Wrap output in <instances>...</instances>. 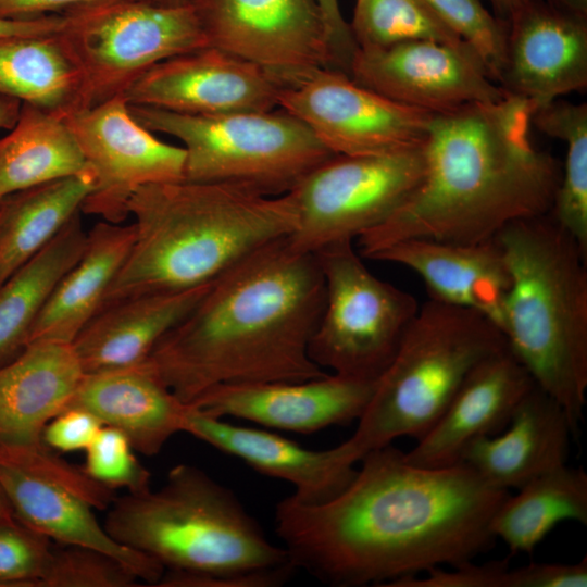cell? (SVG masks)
<instances>
[{
    "instance_id": "obj_1",
    "label": "cell",
    "mask_w": 587,
    "mask_h": 587,
    "mask_svg": "<svg viewBox=\"0 0 587 587\" xmlns=\"http://www.w3.org/2000/svg\"><path fill=\"white\" fill-rule=\"evenodd\" d=\"M349 486L323 504L291 496L275 532L297 570L334 587L387 586L488 550L490 522L509 496L461 462L423 467L391 444L361 459Z\"/></svg>"
},
{
    "instance_id": "obj_2",
    "label": "cell",
    "mask_w": 587,
    "mask_h": 587,
    "mask_svg": "<svg viewBox=\"0 0 587 587\" xmlns=\"http://www.w3.org/2000/svg\"><path fill=\"white\" fill-rule=\"evenodd\" d=\"M287 238L213 280L151 351L149 361L183 402L218 385L327 374L309 353L324 307L323 273L315 253L294 250Z\"/></svg>"
},
{
    "instance_id": "obj_3",
    "label": "cell",
    "mask_w": 587,
    "mask_h": 587,
    "mask_svg": "<svg viewBox=\"0 0 587 587\" xmlns=\"http://www.w3.org/2000/svg\"><path fill=\"white\" fill-rule=\"evenodd\" d=\"M533 113L532 104L510 96L434 113L422 182L355 239L358 252L372 259L409 239L483 242L513 222L549 213L562 170L534 145Z\"/></svg>"
},
{
    "instance_id": "obj_4",
    "label": "cell",
    "mask_w": 587,
    "mask_h": 587,
    "mask_svg": "<svg viewBox=\"0 0 587 587\" xmlns=\"http://www.w3.org/2000/svg\"><path fill=\"white\" fill-rule=\"evenodd\" d=\"M128 213L134 217V243L100 309L136 296L210 284L258 249L291 236L298 226L286 195L185 179L138 188Z\"/></svg>"
},
{
    "instance_id": "obj_5",
    "label": "cell",
    "mask_w": 587,
    "mask_h": 587,
    "mask_svg": "<svg viewBox=\"0 0 587 587\" xmlns=\"http://www.w3.org/2000/svg\"><path fill=\"white\" fill-rule=\"evenodd\" d=\"M103 525L163 565L160 587H276L297 571L234 491L190 464L157 490L116 497Z\"/></svg>"
},
{
    "instance_id": "obj_6",
    "label": "cell",
    "mask_w": 587,
    "mask_h": 587,
    "mask_svg": "<svg viewBox=\"0 0 587 587\" xmlns=\"http://www.w3.org/2000/svg\"><path fill=\"white\" fill-rule=\"evenodd\" d=\"M510 274L501 332L578 435L587 390V254L550 213L495 237Z\"/></svg>"
},
{
    "instance_id": "obj_7",
    "label": "cell",
    "mask_w": 587,
    "mask_h": 587,
    "mask_svg": "<svg viewBox=\"0 0 587 587\" xmlns=\"http://www.w3.org/2000/svg\"><path fill=\"white\" fill-rule=\"evenodd\" d=\"M505 347L502 332L486 316L429 298L376 379L350 441L363 458L400 437L420 439L473 369Z\"/></svg>"
},
{
    "instance_id": "obj_8",
    "label": "cell",
    "mask_w": 587,
    "mask_h": 587,
    "mask_svg": "<svg viewBox=\"0 0 587 587\" xmlns=\"http://www.w3.org/2000/svg\"><path fill=\"white\" fill-rule=\"evenodd\" d=\"M128 105L142 126L183 143L184 179L189 182L229 184L277 197L336 155L304 123L279 108L190 115Z\"/></svg>"
},
{
    "instance_id": "obj_9",
    "label": "cell",
    "mask_w": 587,
    "mask_h": 587,
    "mask_svg": "<svg viewBox=\"0 0 587 587\" xmlns=\"http://www.w3.org/2000/svg\"><path fill=\"white\" fill-rule=\"evenodd\" d=\"M62 14L58 36L80 74L83 109L123 96L164 60L209 47L193 3L104 0Z\"/></svg>"
},
{
    "instance_id": "obj_10",
    "label": "cell",
    "mask_w": 587,
    "mask_h": 587,
    "mask_svg": "<svg viewBox=\"0 0 587 587\" xmlns=\"http://www.w3.org/2000/svg\"><path fill=\"white\" fill-rule=\"evenodd\" d=\"M314 253L324 277L325 300L310 357L335 374L376 380L420 305L411 294L375 276L351 240Z\"/></svg>"
},
{
    "instance_id": "obj_11",
    "label": "cell",
    "mask_w": 587,
    "mask_h": 587,
    "mask_svg": "<svg viewBox=\"0 0 587 587\" xmlns=\"http://www.w3.org/2000/svg\"><path fill=\"white\" fill-rule=\"evenodd\" d=\"M425 173L424 145L377 155L336 154L305 174L287 193L298 215L289 246L314 253L353 241L400 208Z\"/></svg>"
},
{
    "instance_id": "obj_12",
    "label": "cell",
    "mask_w": 587,
    "mask_h": 587,
    "mask_svg": "<svg viewBox=\"0 0 587 587\" xmlns=\"http://www.w3.org/2000/svg\"><path fill=\"white\" fill-rule=\"evenodd\" d=\"M278 108L304 123L334 154L377 155L424 145L434 113L395 102L317 68L283 87Z\"/></svg>"
},
{
    "instance_id": "obj_13",
    "label": "cell",
    "mask_w": 587,
    "mask_h": 587,
    "mask_svg": "<svg viewBox=\"0 0 587 587\" xmlns=\"http://www.w3.org/2000/svg\"><path fill=\"white\" fill-rule=\"evenodd\" d=\"M64 121L95 174L82 213L121 224L138 188L184 179L185 149L160 140L137 122L123 96L77 110Z\"/></svg>"
},
{
    "instance_id": "obj_14",
    "label": "cell",
    "mask_w": 587,
    "mask_h": 587,
    "mask_svg": "<svg viewBox=\"0 0 587 587\" xmlns=\"http://www.w3.org/2000/svg\"><path fill=\"white\" fill-rule=\"evenodd\" d=\"M208 43L286 87L333 58L316 0H196Z\"/></svg>"
},
{
    "instance_id": "obj_15",
    "label": "cell",
    "mask_w": 587,
    "mask_h": 587,
    "mask_svg": "<svg viewBox=\"0 0 587 587\" xmlns=\"http://www.w3.org/2000/svg\"><path fill=\"white\" fill-rule=\"evenodd\" d=\"M349 76L395 102L429 113L505 97L467 45L412 40L358 48Z\"/></svg>"
},
{
    "instance_id": "obj_16",
    "label": "cell",
    "mask_w": 587,
    "mask_h": 587,
    "mask_svg": "<svg viewBox=\"0 0 587 587\" xmlns=\"http://www.w3.org/2000/svg\"><path fill=\"white\" fill-rule=\"evenodd\" d=\"M280 89L258 65L209 46L158 63L123 97L130 105L216 115L278 109Z\"/></svg>"
},
{
    "instance_id": "obj_17",
    "label": "cell",
    "mask_w": 587,
    "mask_h": 587,
    "mask_svg": "<svg viewBox=\"0 0 587 587\" xmlns=\"http://www.w3.org/2000/svg\"><path fill=\"white\" fill-rule=\"evenodd\" d=\"M498 86L534 111L587 86V15L526 0L507 21Z\"/></svg>"
},
{
    "instance_id": "obj_18",
    "label": "cell",
    "mask_w": 587,
    "mask_h": 587,
    "mask_svg": "<svg viewBox=\"0 0 587 587\" xmlns=\"http://www.w3.org/2000/svg\"><path fill=\"white\" fill-rule=\"evenodd\" d=\"M375 383L327 373L302 382L226 384L189 404L216 419L237 417L267 428L312 434L358 421Z\"/></svg>"
},
{
    "instance_id": "obj_19",
    "label": "cell",
    "mask_w": 587,
    "mask_h": 587,
    "mask_svg": "<svg viewBox=\"0 0 587 587\" xmlns=\"http://www.w3.org/2000/svg\"><path fill=\"white\" fill-rule=\"evenodd\" d=\"M184 433L240 459L261 474L290 483L295 487L291 497L310 505L326 503L341 494L362 459L350 439L325 450L307 449L265 429L204 415L190 404Z\"/></svg>"
},
{
    "instance_id": "obj_20",
    "label": "cell",
    "mask_w": 587,
    "mask_h": 587,
    "mask_svg": "<svg viewBox=\"0 0 587 587\" xmlns=\"http://www.w3.org/2000/svg\"><path fill=\"white\" fill-rule=\"evenodd\" d=\"M535 385L508 346L491 354L473 369L416 446L404 452L407 460L430 469L461 463L474 440L495 436L508 426L516 407Z\"/></svg>"
},
{
    "instance_id": "obj_21",
    "label": "cell",
    "mask_w": 587,
    "mask_h": 587,
    "mask_svg": "<svg viewBox=\"0 0 587 587\" xmlns=\"http://www.w3.org/2000/svg\"><path fill=\"white\" fill-rule=\"evenodd\" d=\"M371 260L410 268L422 278L430 299L478 312L501 330L510 274L495 238L476 243L409 239Z\"/></svg>"
},
{
    "instance_id": "obj_22",
    "label": "cell",
    "mask_w": 587,
    "mask_h": 587,
    "mask_svg": "<svg viewBox=\"0 0 587 587\" xmlns=\"http://www.w3.org/2000/svg\"><path fill=\"white\" fill-rule=\"evenodd\" d=\"M82 409L116 428L134 450L158 454L184 432L189 404L167 387L149 359L122 369L85 374L67 409Z\"/></svg>"
},
{
    "instance_id": "obj_23",
    "label": "cell",
    "mask_w": 587,
    "mask_h": 587,
    "mask_svg": "<svg viewBox=\"0 0 587 587\" xmlns=\"http://www.w3.org/2000/svg\"><path fill=\"white\" fill-rule=\"evenodd\" d=\"M571 437L574 434L564 409L535 385L508 426L495 436L474 440L462 462L496 488L519 489L565 465Z\"/></svg>"
},
{
    "instance_id": "obj_24",
    "label": "cell",
    "mask_w": 587,
    "mask_h": 587,
    "mask_svg": "<svg viewBox=\"0 0 587 587\" xmlns=\"http://www.w3.org/2000/svg\"><path fill=\"white\" fill-rule=\"evenodd\" d=\"M84 375L72 344L28 342L0 366V441L42 442L45 427L67 408Z\"/></svg>"
},
{
    "instance_id": "obj_25",
    "label": "cell",
    "mask_w": 587,
    "mask_h": 587,
    "mask_svg": "<svg viewBox=\"0 0 587 587\" xmlns=\"http://www.w3.org/2000/svg\"><path fill=\"white\" fill-rule=\"evenodd\" d=\"M0 488L17 521L52 541L104 552L152 586L163 576L161 563L116 541L99 523L95 509L71 490L1 462Z\"/></svg>"
},
{
    "instance_id": "obj_26",
    "label": "cell",
    "mask_w": 587,
    "mask_h": 587,
    "mask_svg": "<svg viewBox=\"0 0 587 587\" xmlns=\"http://www.w3.org/2000/svg\"><path fill=\"white\" fill-rule=\"evenodd\" d=\"M212 283L127 298L100 309L72 345L85 374L147 360L160 339L201 300Z\"/></svg>"
},
{
    "instance_id": "obj_27",
    "label": "cell",
    "mask_w": 587,
    "mask_h": 587,
    "mask_svg": "<svg viewBox=\"0 0 587 587\" xmlns=\"http://www.w3.org/2000/svg\"><path fill=\"white\" fill-rule=\"evenodd\" d=\"M134 238L133 224L98 222L88 232L79 260L57 285L33 324L27 344L34 340L72 344L99 311L109 286L132 249Z\"/></svg>"
},
{
    "instance_id": "obj_28",
    "label": "cell",
    "mask_w": 587,
    "mask_h": 587,
    "mask_svg": "<svg viewBox=\"0 0 587 587\" xmlns=\"http://www.w3.org/2000/svg\"><path fill=\"white\" fill-rule=\"evenodd\" d=\"M93 186L95 174L89 167L0 200V285L80 211Z\"/></svg>"
},
{
    "instance_id": "obj_29",
    "label": "cell",
    "mask_w": 587,
    "mask_h": 587,
    "mask_svg": "<svg viewBox=\"0 0 587 587\" xmlns=\"http://www.w3.org/2000/svg\"><path fill=\"white\" fill-rule=\"evenodd\" d=\"M80 213L0 285V366L24 349L54 288L83 254L88 232Z\"/></svg>"
},
{
    "instance_id": "obj_30",
    "label": "cell",
    "mask_w": 587,
    "mask_h": 587,
    "mask_svg": "<svg viewBox=\"0 0 587 587\" xmlns=\"http://www.w3.org/2000/svg\"><path fill=\"white\" fill-rule=\"evenodd\" d=\"M89 168L64 118L29 103L0 139V200Z\"/></svg>"
},
{
    "instance_id": "obj_31",
    "label": "cell",
    "mask_w": 587,
    "mask_h": 587,
    "mask_svg": "<svg viewBox=\"0 0 587 587\" xmlns=\"http://www.w3.org/2000/svg\"><path fill=\"white\" fill-rule=\"evenodd\" d=\"M0 93L63 118L84 108L80 74L58 33L0 38Z\"/></svg>"
},
{
    "instance_id": "obj_32",
    "label": "cell",
    "mask_w": 587,
    "mask_h": 587,
    "mask_svg": "<svg viewBox=\"0 0 587 587\" xmlns=\"http://www.w3.org/2000/svg\"><path fill=\"white\" fill-rule=\"evenodd\" d=\"M508 496L490 522L495 538L511 552H532L563 521L587 524V474L566 464L545 473Z\"/></svg>"
},
{
    "instance_id": "obj_33",
    "label": "cell",
    "mask_w": 587,
    "mask_h": 587,
    "mask_svg": "<svg viewBox=\"0 0 587 587\" xmlns=\"http://www.w3.org/2000/svg\"><path fill=\"white\" fill-rule=\"evenodd\" d=\"M533 126L566 143L550 215L587 254V104L554 100L534 111Z\"/></svg>"
},
{
    "instance_id": "obj_34",
    "label": "cell",
    "mask_w": 587,
    "mask_h": 587,
    "mask_svg": "<svg viewBox=\"0 0 587 587\" xmlns=\"http://www.w3.org/2000/svg\"><path fill=\"white\" fill-rule=\"evenodd\" d=\"M349 24L353 39L361 49L412 40L466 45L423 0H357Z\"/></svg>"
},
{
    "instance_id": "obj_35",
    "label": "cell",
    "mask_w": 587,
    "mask_h": 587,
    "mask_svg": "<svg viewBox=\"0 0 587 587\" xmlns=\"http://www.w3.org/2000/svg\"><path fill=\"white\" fill-rule=\"evenodd\" d=\"M423 1L476 53L497 84L505 55L507 22L489 12L483 0Z\"/></svg>"
},
{
    "instance_id": "obj_36",
    "label": "cell",
    "mask_w": 587,
    "mask_h": 587,
    "mask_svg": "<svg viewBox=\"0 0 587 587\" xmlns=\"http://www.w3.org/2000/svg\"><path fill=\"white\" fill-rule=\"evenodd\" d=\"M139 582L129 567L104 552L57 542L37 587H137Z\"/></svg>"
},
{
    "instance_id": "obj_37",
    "label": "cell",
    "mask_w": 587,
    "mask_h": 587,
    "mask_svg": "<svg viewBox=\"0 0 587 587\" xmlns=\"http://www.w3.org/2000/svg\"><path fill=\"white\" fill-rule=\"evenodd\" d=\"M0 462L71 490L95 510L107 511L116 498L113 489L93 480L84 469L68 463L43 441L33 445L0 441Z\"/></svg>"
},
{
    "instance_id": "obj_38",
    "label": "cell",
    "mask_w": 587,
    "mask_h": 587,
    "mask_svg": "<svg viewBox=\"0 0 587 587\" xmlns=\"http://www.w3.org/2000/svg\"><path fill=\"white\" fill-rule=\"evenodd\" d=\"M127 437L110 426H102L86 448L84 471L93 480L111 488L136 494L150 487V472L137 460Z\"/></svg>"
},
{
    "instance_id": "obj_39",
    "label": "cell",
    "mask_w": 587,
    "mask_h": 587,
    "mask_svg": "<svg viewBox=\"0 0 587 587\" xmlns=\"http://www.w3.org/2000/svg\"><path fill=\"white\" fill-rule=\"evenodd\" d=\"M53 541L23 523H0V586L37 587Z\"/></svg>"
},
{
    "instance_id": "obj_40",
    "label": "cell",
    "mask_w": 587,
    "mask_h": 587,
    "mask_svg": "<svg viewBox=\"0 0 587 587\" xmlns=\"http://www.w3.org/2000/svg\"><path fill=\"white\" fill-rule=\"evenodd\" d=\"M390 587H512V569L508 560L490 561L476 565L472 561L452 566L451 571L434 567L426 577L408 576Z\"/></svg>"
},
{
    "instance_id": "obj_41",
    "label": "cell",
    "mask_w": 587,
    "mask_h": 587,
    "mask_svg": "<svg viewBox=\"0 0 587 587\" xmlns=\"http://www.w3.org/2000/svg\"><path fill=\"white\" fill-rule=\"evenodd\" d=\"M102 426L91 413L72 408L64 410L47 424L42 440L55 451L86 450Z\"/></svg>"
},
{
    "instance_id": "obj_42",
    "label": "cell",
    "mask_w": 587,
    "mask_h": 587,
    "mask_svg": "<svg viewBox=\"0 0 587 587\" xmlns=\"http://www.w3.org/2000/svg\"><path fill=\"white\" fill-rule=\"evenodd\" d=\"M516 573L519 587H586L587 558L574 564L530 563Z\"/></svg>"
},
{
    "instance_id": "obj_43",
    "label": "cell",
    "mask_w": 587,
    "mask_h": 587,
    "mask_svg": "<svg viewBox=\"0 0 587 587\" xmlns=\"http://www.w3.org/2000/svg\"><path fill=\"white\" fill-rule=\"evenodd\" d=\"M323 15L334 68L348 74L358 46L339 0H316Z\"/></svg>"
},
{
    "instance_id": "obj_44",
    "label": "cell",
    "mask_w": 587,
    "mask_h": 587,
    "mask_svg": "<svg viewBox=\"0 0 587 587\" xmlns=\"http://www.w3.org/2000/svg\"><path fill=\"white\" fill-rule=\"evenodd\" d=\"M104 0H0V17L25 20L62 13L71 8Z\"/></svg>"
},
{
    "instance_id": "obj_45",
    "label": "cell",
    "mask_w": 587,
    "mask_h": 587,
    "mask_svg": "<svg viewBox=\"0 0 587 587\" xmlns=\"http://www.w3.org/2000/svg\"><path fill=\"white\" fill-rule=\"evenodd\" d=\"M64 25L62 13L35 18L9 20L0 17V38L9 36H43L59 33Z\"/></svg>"
},
{
    "instance_id": "obj_46",
    "label": "cell",
    "mask_w": 587,
    "mask_h": 587,
    "mask_svg": "<svg viewBox=\"0 0 587 587\" xmlns=\"http://www.w3.org/2000/svg\"><path fill=\"white\" fill-rule=\"evenodd\" d=\"M23 102L0 93V129H12L16 124Z\"/></svg>"
},
{
    "instance_id": "obj_47",
    "label": "cell",
    "mask_w": 587,
    "mask_h": 587,
    "mask_svg": "<svg viewBox=\"0 0 587 587\" xmlns=\"http://www.w3.org/2000/svg\"><path fill=\"white\" fill-rule=\"evenodd\" d=\"M487 1L492 13L500 20L507 22L513 13L520 9L526 0H484Z\"/></svg>"
},
{
    "instance_id": "obj_48",
    "label": "cell",
    "mask_w": 587,
    "mask_h": 587,
    "mask_svg": "<svg viewBox=\"0 0 587 587\" xmlns=\"http://www.w3.org/2000/svg\"><path fill=\"white\" fill-rule=\"evenodd\" d=\"M558 8L587 15V0H545Z\"/></svg>"
},
{
    "instance_id": "obj_49",
    "label": "cell",
    "mask_w": 587,
    "mask_h": 587,
    "mask_svg": "<svg viewBox=\"0 0 587 587\" xmlns=\"http://www.w3.org/2000/svg\"><path fill=\"white\" fill-rule=\"evenodd\" d=\"M14 517L13 511L0 488V523L13 521Z\"/></svg>"
},
{
    "instance_id": "obj_50",
    "label": "cell",
    "mask_w": 587,
    "mask_h": 587,
    "mask_svg": "<svg viewBox=\"0 0 587 587\" xmlns=\"http://www.w3.org/2000/svg\"><path fill=\"white\" fill-rule=\"evenodd\" d=\"M155 3L170 7L192 4L196 0H152Z\"/></svg>"
}]
</instances>
